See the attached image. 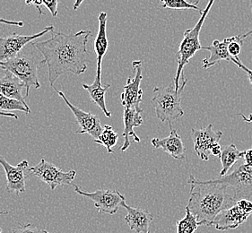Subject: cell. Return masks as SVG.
<instances>
[{
  "instance_id": "6da1fadb",
  "label": "cell",
  "mask_w": 252,
  "mask_h": 233,
  "mask_svg": "<svg viewBox=\"0 0 252 233\" xmlns=\"http://www.w3.org/2000/svg\"><path fill=\"white\" fill-rule=\"evenodd\" d=\"M51 33L50 40L32 43L43 57L41 64L48 66L49 82L54 89V83L62 75L71 73L80 76L86 73L89 58L86 45L92 31L82 30L68 34L61 31Z\"/></svg>"
},
{
  "instance_id": "7a4b0ae2",
  "label": "cell",
  "mask_w": 252,
  "mask_h": 233,
  "mask_svg": "<svg viewBox=\"0 0 252 233\" xmlns=\"http://www.w3.org/2000/svg\"><path fill=\"white\" fill-rule=\"evenodd\" d=\"M188 183L190 185V196L187 208L201 226H212L219 213L236 204L226 187L217 179L201 181L190 175Z\"/></svg>"
},
{
  "instance_id": "3957f363",
  "label": "cell",
  "mask_w": 252,
  "mask_h": 233,
  "mask_svg": "<svg viewBox=\"0 0 252 233\" xmlns=\"http://www.w3.org/2000/svg\"><path fill=\"white\" fill-rule=\"evenodd\" d=\"M38 51L32 43H30L26 45L17 56L0 63V67L3 70L11 72L25 84L26 97L29 96L32 87L36 89L40 88L38 66L42 65L41 62L43 59L40 58Z\"/></svg>"
},
{
  "instance_id": "277c9868",
  "label": "cell",
  "mask_w": 252,
  "mask_h": 233,
  "mask_svg": "<svg viewBox=\"0 0 252 233\" xmlns=\"http://www.w3.org/2000/svg\"><path fill=\"white\" fill-rule=\"evenodd\" d=\"M187 80L182 74V83L176 89L174 83L166 87H156L154 89L152 104L157 118L161 122H168L172 128V122L184 116L182 108V93L186 87Z\"/></svg>"
},
{
  "instance_id": "5b68a950",
  "label": "cell",
  "mask_w": 252,
  "mask_h": 233,
  "mask_svg": "<svg viewBox=\"0 0 252 233\" xmlns=\"http://www.w3.org/2000/svg\"><path fill=\"white\" fill-rule=\"evenodd\" d=\"M215 3V0H209L206 8L201 14V17L197 23V25L191 29H188L184 32V36L182 39L181 44L179 46V51L177 52V68L176 76L174 77V85L176 89H179L181 87V78L183 74L184 66L189 62L193 57L196 55L197 51L202 50L201 44L199 41V34L201 31L202 27L204 26V23L206 21L207 15L209 11L211 10L213 5Z\"/></svg>"
},
{
  "instance_id": "8992f818",
  "label": "cell",
  "mask_w": 252,
  "mask_h": 233,
  "mask_svg": "<svg viewBox=\"0 0 252 233\" xmlns=\"http://www.w3.org/2000/svg\"><path fill=\"white\" fill-rule=\"evenodd\" d=\"M225 186L235 202L241 199H252V167L245 163L238 166L232 173L216 178Z\"/></svg>"
},
{
  "instance_id": "52a82bcc",
  "label": "cell",
  "mask_w": 252,
  "mask_h": 233,
  "mask_svg": "<svg viewBox=\"0 0 252 233\" xmlns=\"http://www.w3.org/2000/svg\"><path fill=\"white\" fill-rule=\"evenodd\" d=\"M31 176H34L46 183L51 190H55L60 186L73 185L76 178V172L72 170L69 172H63L53 163L48 162L45 159H41L39 164L29 168Z\"/></svg>"
},
{
  "instance_id": "ba28073f",
  "label": "cell",
  "mask_w": 252,
  "mask_h": 233,
  "mask_svg": "<svg viewBox=\"0 0 252 233\" xmlns=\"http://www.w3.org/2000/svg\"><path fill=\"white\" fill-rule=\"evenodd\" d=\"M72 186L76 194L92 200L99 213L115 214L122 204L126 202L125 197L117 190L97 189L94 192H86L77 185L73 184Z\"/></svg>"
},
{
  "instance_id": "9c48e42d",
  "label": "cell",
  "mask_w": 252,
  "mask_h": 233,
  "mask_svg": "<svg viewBox=\"0 0 252 233\" xmlns=\"http://www.w3.org/2000/svg\"><path fill=\"white\" fill-rule=\"evenodd\" d=\"M54 31V26H49L33 35H19L13 33L6 37H0V63L9 60L17 56L26 45L47 33Z\"/></svg>"
},
{
  "instance_id": "30bf717a",
  "label": "cell",
  "mask_w": 252,
  "mask_h": 233,
  "mask_svg": "<svg viewBox=\"0 0 252 233\" xmlns=\"http://www.w3.org/2000/svg\"><path fill=\"white\" fill-rule=\"evenodd\" d=\"M0 165L5 171L6 190L16 195L26 192V179L31 177L28 161L24 160L16 166H13L0 154Z\"/></svg>"
},
{
  "instance_id": "8fae6325",
  "label": "cell",
  "mask_w": 252,
  "mask_h": 233,
  "mask_svg": "<svg viewBox=\"0 0 252 233\" xmlns=\"http://www.w3.org/2000/svg\"><path fill=\"white\" fill-rule=\"evenodd\" d=\"M222 131L214 130L212 124L201 129L191 130V137L197 156L204 162H208L213 147L217 146L222 138Z\"/></svg>"
},
{
  "instance_id": "7c38bea8",
  "label": "cell",
  "mask_w": 252,
  "mask_h": 233,
  "mask_svg": "<svg viewBox=\"0 0 252 233\" xmlns=\"http://www.w3.org/2000/svg\"><path fill=\"white\" fill-rule=\"evenodd\" d=\"M56 91L58 92V94L61 97V99L65 102L66 106L70 109L71 112L76 117V121L80 126V129L77 130L76 133L77 134H87V135L91 136L94 139V141L97 140L103 130L99 116H96L94 114H92L91 112L82 111L79 108L73 105L67 100L66 95L62 91H58V90H56Z\"/></svg>"
},
{
  "instance_id": "4fadbf2b",
  "label": "cell",
  "mask_w": 252,
  "mask_h": 233,
  "mask_svg": "<svg viewBox=\"0 0 252 233\" xmlns=\"http://www.w3.org/2000/svg\"><path fill=\"white\" fill-rule=\"evenodd\" d=\"M134 77H128L125 87H123V92L121 93V104L124 108L140 107L143 97V91L140 88L142 79V68L143 63L141 60L132 62Z\"/></svg>"
},
{
  "instance_id": "5bb4252c",
  "label": "cell",
  "mask_w": 252,
  "mask_h": 233,
  "mask_svg": "<svg viewBox=\"0 0 252 233\" xmlns=\"http://www.w3.org/2000/svg\"><path fill=\"white\" fill-rule=\"evenodd\" d=\"M143 110L140 107H130L125 108L123 113V123H124V130L122 133V137H124V143L121 146V152L126 151L132 141L129 139L130 137L133 138V143L140 142V138L137 137L134 128L141 126L143 124V116H142Z\"/></svg>"
},
{
  "instance_id": "9a60e30c",
  "label": "cell",
  "mask_w": 252,
  "mask_h": 233,
  "mask_svg": "<svg viewBox=\"0 0 252 233\" xmlns=\"http://www.w3.org/2000/svg\"><path fill=\"white\" fill-rule=\"evenodd\" d=\"M251 215L236 203L219 213L213 225L218 231L234 230L245 223Z\"/></svg>"
},
{
  "instance_id": "2e32d148",
  "label": "cell",
  "mask_w": 252,
  "mask_h": 233,
  "mask_svg": "<svg viewBox=\"0 0 252 233\" xmlns=\"http://www.w3.org/2000/svg\"><path fill=\"white\" fill-rule=\"evenodd\" d=\"M99 21V29L96 35L94 41V51L96 54V60H97V67H96L95 79L94 83L101 84V63L104 56L106 55L108 48H109V41L107 37V13L101 12L98 16Z\"/></svg>"
},
{
  "instance_id": "e0dca14e",
  "label": "cell",
  "mask_w": 252,
  "mask_h": 233,
  "mask_svg": "<svg viewBox=\"0 0 252 233\" xmlns=\"http://www.w3.org/2000/svg\"><path fill=\"white\" fill-rule=\"evenodd\" d=\"M151 145L156 149H162L175 160H185V146L182 142V137L178 135L176 129H172L169 137L153 138Z\"/></svg>"
},
{
  "instance_id": "ac0fdd59",
  "label": "cell",
  "mask_w": 252,
  "mask_h": 233,
  "mask_svg": "<svg viewBox=\"0 0 252 233\" xmlns=\"http://www.w3.org/2000/svg\"><path fill=\"white\" fill-rule=\"evenodd\" d=\"M122 207L127 212L125 222L131 231L136 233H150V225L154 220L151 213L147 210L129 206L126 202L122 204Z\"/></svg>"
},
{
  "instance_id": "d6986e66",
  "label": "cell",
  "mask_w": 252,
  "mask_h": 233,
  "mask_svg": "<svg viewBox=\"0 0 252 233\" xmlns=\"http://www.w3.org/2000/svg\"><path fill=\"white\" fill-rule=\"evenodd\" d=\"M23 88H26L25 84L11 72L5 71L4 76H0V93L5 96L20 101L25 105L28 106L25 97H23L22 94Z\"/></svg>"
},
{
  "instance_id": "ffe728a7",
  "label": "cell",
  "mask_w": 252,
  "mask_h": 233,
  "mask_svg": "<svg viewBox=\"0 0 252 233\" xmlns=\"http://www.w3.org/2000/svg\"><path fill=\"white\" fill-rule=\"evenodd\" d=\"M202 50L210 52V56L203 60V68L208 69L212 66H216L221 61L232 62V58L228 51V43L226 39L220 41L218 40L213 41L212 45L202 47Z\"/></svg>"
},
{
  "instance_id": "44dd1931",
  "label": "cell",
  "mask_w": 252,
  "mask_h": 233,
  "mask_svg": "<svg viewBox=\"0 0 252 233\" xmlns=\"http://www.w3.org/2000/svg\"><path fill=\"white\" fill-rule=\"evenodd\" d=\"M82 87L89 93L92 102H94L96 105L101 109V112H103V114L108 118H111V113L108 111L106 102H105V95H106L107 91L110 89L111 85L107 84L102 86L101 84L98 85L95 83H93L92 85L83 84Z\"/></svg>"
},
{
  "instance_id": "7402d4cb",
  "label": "cell",
  "mask_w": 252,
  "mask_h": 233,
  "mask_svg": "<svg viewBox=\"0 0 252 233\" xmlns=\"http://www.w3.org/2000/svg\"><path fill=\"white\" fill-rule=\"evenodd\" d=\"M245 151H239L235 145H228L222 148V153L220 156L222 163V171L220 172V177L225 176L228 171L234 165L238 160L244 157Z\"/></svg>"
},
{
  "instance_id": "603a6c76",
  "label": "cell",
  "mask_w": 252,
  "mask_h": 233,
  "mask_svg": "<svg viewBox=\"0 0 252 233\" xmlns=\"http://www.w3.org/2000/svg\"><path fill=\"white\" fill-rule=\"evenodd\" d=\"M118 140H119V136L116 132L113 130L112 127L109 125H105L100 137L94 142L105 147L108 153L112 154L114 152L112 148L116 146Z\"/></svg>"
},
{
  "instance_id": "cb8c5ba5",
  "label": "cell",
  "mask_w": 252,
  "mask_h": 233,
  "mask_svg": "<svg viewBox=\"0 0 252 233\" xmlns=\"http://www.w3.org/2000/svg\"><path fill=\"white\" fill-rule=\"evenodd\" d=\"M199 226H201V223L186 207L185 217L176 222L177 233H194Z\"/></svg>"
},
{
  "instance_id": "d4e9b609",
  "label": "cell",
  "mask_w": 252,
  "mask_h": 233,
  "mask_svg": "<svg viewBox=\"0 0 252 233\" xmlns=\"http://www.w3.org/2000/svg\"><path fill=\"white\" fill-rule=\"evenodd\" d=\"M0 111H3V112L18 111L26 114H29L31 112L29 106H26L20 101L5 96L1 93H0Z\"/></svg>"
},
{
  "instance_id": "484cf974",
  "label": "cell",
  "mask_w": 252,
  "mask_h": 233,
  "mask_svg": "<svg viewBox=\"0 0 252 233\" xmlns=\"http://www.w3.org/2000/svg\"><path fill=\"white\" fill-rule=\"evenodd\" d=\"M161 6L163 8H170V9H176V10H189L197 11L200 15L203 11L200 10L197 5H192L187 0H160Z\"/></svg>"
},
{
  "instance_id": "4316f807",
  "label": "cell",
  "mask_w": 252,
  "mask_h": 233,
  "mask_svg": "<svg viewBox=\"0 0 252 233\" xmlns=\"http://www.w3.org/2000/svg\"><path fill=\"white\" fill-rule=\"evenodd\" d=\"M227 43H228V51L229 54L233 58H239V55L242 52V45H243V40L240 35L233 36L230 38H226Z\"/></svg>"
},
{
  "instance_id": "83f0119b",
  "label": "cell",
  "mask_w": 252,
  "mask_h": 233,
  "mask_svg": "<svg viewBox=\"0 0 252 233\" xmlns=\"http://www.w3.org/2000/svg\"><path fill=\"white\" fill-rule=\"evenodd\" d=\"M12 233H50L46 230L39 228L32 224L19 225L16 228L12 230Z\"/></svg>"
},
{
  "instance_id": "f1b7e54d",
  "label": "cell",
  "mask_w": 252,
  "mask_h": 233,
  "mask_svg": "<svg viewBox=\"0 0 252 233\" xmlns=\"http://www.w3.org/2000/svg\"><path fill=\"white\" fill-rule=\"evenodd\" d=\"M42 5H45L48 10L51 12L53 17H56L58 15V5L60 0H41Z\"/></svg>"
},
{
  "instance_id": "f546056e",
  "label": "cell",
  "mask_w": 252,
  "mask_h": 233,
  "mask_svg": "<svg viewBox=\"0 0 252 233\" xmlns=\"http://www.w3.org/2000/svg\"><path fill=\"white\" fill-rule=\"evenodd\" d=\"M232 63H234L236 66H239L241 69H242L243 71L245 72L246 74L248 75V77H249V80H250V83L252 84V69H250V68H248L247 66H245L243 63H242L241 59L239 58H232Z\"/></svg>"
},
{
  "instance_id": "4dcf8cb0",
  "label": "cell",
  "mask_w": 252,
  "mask_h": 233,
  "mask_svg": "<svg viewBox=\"0 0 252 233\" xmlns=\"http://www.w3.org/2000/svg\"><path fill=\"white\" fill-rule=\"evenodd\" d=\"M26 4L27 5H34L36 8L38 9L39 16L43 14V12L41 10V5H42L41 0H26Z\"/></svg>"
},
{
  "instance_id": "1f68e13d",
  "label": "cell",
  "mask_w": 252,
  "mask_h": 233,
  "mask_svg": "<svg viewBox=\"0 0 252 233\" xmlns=\"http://www.w3.org/2000/svg\"><path fill=\"white\" fill-rule=\"evenodd\" d=\"M0 24L7 25V26H17V27H23L24 26V23L20 22V21L16 22V21L6 20L5 18H1V17H0Z\"/></svg>"
},
{
  "instance_id": "d6a6232c",
  "label": "cell",
  "mask_w": 252,
  "mask_h": 233,
  "mask_svg": "<svg viewBox=\"0 0 252 233\" xmlns=\"http://www.w3.org/2000/svg\"><path fill=\"white\" fill-rule=\"evenodd\" d=\"M244 161L245 164L248 166L252 167V148L245 151V155H244Z\"/></svg>"
},
{
  "instance_id": "836d02e7",
  "label": "cell",
  "mask_w": 252,
  "mask_h": 233,
  "mask_svg": "<svg viewBox=\"0 0 252 233\" xmlns=\"http://www.w3.org/2000/svg\"><path fill=\"white\" fill-rule=\"evenodd\" d=\"M221 153H222V147L218 144L217 146L213 147L212 150H211V154L214 156H217V157H220L221 156Z\"/></svg>"
},
{
  "instance_id": "e575fe53",
  "label": "cell",
  "mask_w": 252,
  "mask_h": 233,
  "mask_svg": "<svg viewBox=\"0 0 252 233\" xmlns=\"http://www.w3.org/2000/svg\"><path fill=\"white\" fill-rule=\"evenodd\" d=\"M0 116H5V117H12V118H15V119H18V116L15 114V113H12V112L0 111Z\"/></svg>"
},
{
  "instance_id": "d590c367",
  "label": "cell",
  "mask_w": 252,
  "mask_h": 233,
  "mask_svg": "<svg viewBox=\"0 0 252 233\" xmlns=\"http://www.w3.org/2000/svg\"><path fill=\"white\" fill-rule=\"evenodd\" d=\"M238 115H239V116H242V119H243V121L246 122V123H252V114H251V115L249 116V117L244 116L242 113H239Z\"/></svg>"
},
{
  "instance_id": "8d00e7d4",
  "label": "cell",
  "mask_w": 252,
  "mask_h": 233,
  "mask_svg": "<svg viewBox=\"0 0 252 233\" xmlns=\"http://www.w3.org/2000/svg\"><path fill=\"white\" fill-rule=\"evenodd\" d=\"M85 0H76L75 1V3H74V5H73V9L76 11L80 7V5H82V3L84 2Z\"/></svg>"
},
{
  "instance_id": "74e56055",
  "label": "cell",
  "mask_w": 252,
  "mask_h": 233,
  "mask_svg": "<svg viewBox=\"0 0 252 233\" xmlns=\"http://www.w3.org/2000/svg\"><path fill=\"white\" fill-rule=\"evenodd\" d=\"M251 11H252V0H251ZM251 36H252V30H250L249 32L245 33V34H243V35L241 36V37H242V39L243 40V39L248 38V37H251Z\"/></svg>"
},
{
  "instance_id": "f35d334b",
  "label": "cell",
  "mask_w": 252,
  "mask_h": 233,
  "mask_svg": "<svg viewBox=\"0 0 252 233\" xmlns=\"http://www.w3.org/2000/svg\"><path fill=\"white\" fill-rule=\"evenodd\" d=\"M187 1L189 2L192 5H197V4H199V2H200L201 0H187Z\"/></svg>"
},
{
  "instance_id": "ab89813d",
  "label": "cell",
  "mask_w": 252,
  "mask_h": 233,
  "mask_svg": "<svg viewBox=\"0 0 252 233\" xmlns=\"http://www.w3.org/2000/svg\"><path fill=\"white\" fill-rule=\"evenodd\" d=\"M8 213H9L8 211H1V212H0V216L3 215V214H7ZM0 233H2V229H1V227H0Z\"/></svg>"
}]
</instances>
